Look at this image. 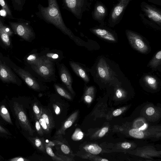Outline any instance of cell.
Segmentation results:
<instances>
[{
  "label": "cell",
  "instance_id": "60d3db41",
  "mask_svg": "<svg viewBox=\"0 0 161 161\" xmlns=\"http://www.w3.org/2000/svg\"><path fill=\"white\" fill-rule=\"evenodd\" d=\"M121 147L125 149H128L130 147L131 144L127 142H124L122 144Z\"/></svg>",
  "mask_w": 161,
  "mask_h": 161
},
{
  "label": "cell",
  "instance_id": "2e32d148",
  "mask_svg": "<svg viewBox=\"0 0 161 161\" xmlns=\"http://www.w3.org/2000/svg\"><path fill=\"white\" fill-rule=\"evenodd\" d=\"M70 65L75 73L85 82H87L89 78L86 71L79 65L75 62H70Z\"/></svg>",
  "mask_w": 161,
  "mask_h": 161
},
{
  "label": "cell",
  "instance_id": "1f68e13d",
  "mask_svg": "<svg viewBox=\"0 0 161 161\" xmlns=\"http://www.w3.org/2000/svg\"><path fill=\"white\" fill-rule=\"evenodd\" d=\"M35 127L38 134L41 136H42L44 134V132L38 120L36 119H35Z\"/></svg>",
  "mask_w": 161,
  "mask_h": 161
},
{
  "label": "cell",
  "instance_id": "4316f807",
  "mask_svg": "<svg viewBox=\"0 0 161 161\" xmlns=\"http://www.w3.org/2000/svg\"><path fill=\"white\" fill-rule=\"evenodd\" d=\"M58 144L60 145V149L63 153L69 156H71V157L73 158L74 157L72 156L73 154L72 151L67 145L64 144L62 143L59 141L57 145Z\"/></svg>",
  "mask_w": 161,
  "mask_h": 161
},
{
  "label": "cell",
  "instance_id": "6da1fadb",
  "mask_svg": "<svg viewBox=\"0 0 161 161\" xmlns=\"http://www.w3.org/2000/svg\"><path fill=\"white\" fill-rule=\"evenodd\" d=\"M41 11L46 20L68 35L76 44L79 45L81 44L80 40L64 24L56 0H48V6L47 7H42Z\"/></svg>",
  "mask_w": 161,
  "mask_h": 161
},
{
  "label": "cell",
  "instance_id": "484cf974",
  "mask_svg": "<svg viewBox=\"0 0 161 161\" xmlns=\"http://www.w3.org/2000/svg\"><path fill=\"white\" fill-rule=\"evenodd\" d=\"M161 59V51L158 52L153 58L152 60L149 65L153 67H156L160 63Z\"/></svg>",
  "mask_w": 161,
  "mask_h": 161
},
{
  "label": "cell",
  "instance_id": "52a82bcc",
  "mask_svg": "<svg viewBox=\"0 0 161 161\" xmlns=\"http://www.w3.org/2000/svg\"><path fill=\"white\" fill-rule=\"evenodd\" d=\"M9 24L14 31L25 40H29L33 36L31 29L28 25L14 22H10Z\"/></svg>",
  "mask_w": 161,
  "mask_h": 161
},
{
  "label": "cell",
  "instance_id": "e0dca14e",
  "mask_svg": "<svg viewBox=\"0 0 161 161\" xmlns=\"http://www.w3.org/2000/svg\"><path fill=\"white\" fill-rule=\"evenodd\" d=\"M41 116L44 119L51 130L54 127L55 123L51 111L48 109L42 108V113Z\"/></svg>",
  "mask_w": 161,
  "mask_h": 161
},
{
  "label": "cell",
  "instance_id": "b9f144b4",
  "mask_svg": "<svg viewBox=\"0 0 161 161\" xmlns=\"http://www.w3.org/2000/svg\"><path fill=\"white\" fill-rule=\"evenodd\" d=\"M54 109L55 114L58 115L60 113V110L59 107L57 105L54 104L53 106Z\"/></svg>",
  "mask_w": 161,
  "mask_h": 161
},
{
  "label": "cell",
  "instance_id": "7bdbcfd3",
  "mask_svg": "<svg viewBox=\"0 0 161 161\" xmlns=\"http://www.w3.org/2000/svg\"><path fill=\"white\" fill-rule=\"evenodd\" d=\"M122 113V111L120 109H117L115 110L113 113L114 116H116L120 115Z\"/></svg>",
  "mask_w": 161,
  "mask_h": 161
},
{
  "label": "cell",
  "instance_id": "603a6c76",
  "mask_svg": "<svg viewBox=\"0 0 161 161\" xmlns=\"http://www.w3.org/2000/svg\"><path fill=\"white\" fill-rule=\"evenodd\" d=\"M45 148L46 153L52 158L53 160L64 161L63 158L53 152L52 147L45 145Z\"/></svg>",
  "mask_w": 161,
  "mask_h": 161
},
{
  "label": "cell",
  "instance_id": "5bb4252c",
  "mask_svg": "<svg viewBox=\"0 0 161 161\" xmlns=\"http://www.w3.org/2000/svg\"><path fill=\"white\" fill-rule=\"evenodd\" d=\"M92 31L97 35L104 39L112 42L116 41L113 34L105 29L98 28L93 29Z\"/></svg>",
  "mask_w": 161,
  "mask_h": 161
},
{
  "label": "cell",
  "instance_id": "9a60e30c",
  "mask_svg": "<svg viewBox=\"0 0 161 161\" xmlns=\"http://www.w3.org/2000/svg\"><path fill=\"white\" fill-rule=\"evenodd\" d=\"M107 14V10L105 6L102 4L97 5L93 13L94 18L97 20H103Z\"/></svg>",
  "mask_w": 161,
  "mask_h": 161
},
{
  "label": "cell",
  "instance_id": "7a4b0ae2",
  "mask_svg": "<svg viewBox=\"0 0 161 161\" xmlns=\"http://www.w3.org/2000/svg\"><path fill=\"white\" fill-rule=\"evenodd\" d=\"M13 109L18 120L23 129L32 136L35 131L32 129L26 114L23 106L17 102H14Z\"/></svg>",
  "mask_w": 161,
  "mask_h": 161
},
{
  "label": "cell",
  "instance_id": "d6a6232c",
  "mask_svg": "<svg viewBox=\"0 0 161 161\" xmlns=\"http://www.w3.org/2000/svg\"><path fill=\"white\" fill-rule=\"evenodd\" d=\"M0 5L2 7L3 9L8 15H11L10 10L4 0H0Z\"/></svg>",
  "mask_w": 161,
  "mask_h": 161
},
{
  "label": "cell",
  "instance_id": "ab89813d",
  "mask_svg": "<svg viewBox=\"0 0 161 161\" xmlns=\"http://www.w3.org/2000/svg\"><path fill=\"white\" fill-rule=\"evenodd\" d=\"M93 90L94 88L92 87H89L86 89L85 94L90 95L93 92Z\"/></svg>",
  "mask_w": 161,
  "mask_h": 161
},
{
  "label": "cell",
  "instance_id": "7dc6e473",
  "mask_svg": "<svg viewBox=\"0 0 161 161\" xmlns=\"http://www.w3.org/2000/svg\"><path fill=\"white\" fill-rule=\"evenodd\" d=\"M101 161H108V160L106 159H103L101 160Z\"/></svg>",
  "mask_w": 161,
  "mask_h": 161
},
{
  "label": "cell",
  "instance_id": "277c9868",
  "mask_svg": "<svg viewBox=\"0 0 161 161\" xmlns=\"http://www.w3.org/2000/svg\"><path fill=\"white\" fill-rule=\"evenodd\" d=\"M31 66L38 74L44 78L50 76L53 71L52 62L48 58L45 57H40L37 63Z\"/></svg>",
  "mask_w": 161,
  "mask_h": 161
},
{
  "label": "cell",
  "instance_id": "f6af8a7d",
  "mask_svg": "<svg viewBox=\"0 0 161 161\" xmlns=\"http://www.w3.org/2000/svg\"><path fill=\"white\" fill-rule=\"evenodd\" d=\"M15 3L19 5H20L21 3V0H14Z\"/></svg>",
  "mask_w": 161,
  "mask_h": 161
},
{
  "label": "cell",
  "instance_id": "7c38bea8",
  "mask_svg": "<svg viewBox=\"0 0 161 161\" xmlns=\"http://www.w3.org/2000/svg\"><path fill=\"white\" fill-rule=\"evenodd\" d=\"M84 1V0H64L67 7L76 15L80 13Z\"/></svg>",
  "mask_w": 161,
  "mask_h": 161
},
{
  "label": "cell",
  "instance_id": "5b68a950",
  "mask_svg": "<svg viewBox=\"0 0 161 161\" xmlns=\"http://www.w3.org/2000/svg\"><path fill=\"white\" fill-rule=\"evenodd\" d=\"M126 33L129 42L135 49L143 53L148 52V47L140 36L129 30L126 31Z\"/></svg>",
  "mask_w": 161,
  "mask_h": 161
},
{
  "label": "cell",
  "instance_id": "cb8c5ba5",
  "mask_svg": "<svg viewBox=\"0 0 161 161\" xmlns=\"http://www.w3.org/2000/svg\"><path fill=\"white\" fill-rule=\"evenodd\" d=\"M84 136V134L79 128H76L71 136L72 139L74 141H79L82 140Z\"/></svg>",
  "mask_w": 161,
  "mask_h": 161
},
{
  "label": "cell",
  "instance_id": "f35d334b",
  "mask_svg": "<svg viewBox=\"0 0 161 161\" xmlns=\"http://www.w3.org/2000/svg\"><path fill=\"white\" fill-rule=\"evenodd\" d=\"M154 112V108L152 107H149L147 109L146 111V113L147 114L149 115H153Z\"/></svg>",
  "mask_w": 161,
  "mask_h": 161
},
{
  "label": "cell",
  "instance_id": "8d00e7d4",
  "mask_svg": "<svg viewBox=\"0 0 161 161\" xmlns=\"http://www.w3.org/2000/svg\"><path fill=\"white\" fill-rule=\"evenodd\" d=\"M84 99L86 103H90L92 101V98L90 95L85 94Z\"/></svg>",
  "mask_w": 161,
  "mask_h": 161
},
{
  "label": "cell",
  "instance_id": "f1b7e54d",
  "mask_svg": "<svg viewBox=\"0 0 161 161\" xmlns=\"http://www.w3.org/2000/svg\"><path fill=\"white\" fill-rule=\"evenodd\" d=\"M144 80L146 83L152 88H155L156 87L157 82L154 77L150 76H146L145 77Z\"/></svg>",
  "mask_w": 161,
  "mask_h": 161
},
{
  "label": "cell",
  "instance_id": "d4e9b609",
  "mask_svg": "<svg viewBox=\"0 0 161 161\" xmlns=\"http://www.w3.org/2000/svg\"><path fill=\"white\" fill-rule=\"evenodd\" d=\"M130 135L134 138L141 139L143 138L144 134L142 131L138 129H133L129 131Z\"/></svg>",
  "mask_w": 161,
  "mask_h": 161
},
{
  "label": "cell",
  "instance_id": "836d02e7",
  "mask_svg": "<svg viewBox=\"0 0 161 161\" xmlns=\"http://www.w3.org/2000/svg\"><path fill=\"white\" fill-rule=\"evenodd\" d=\"M0 135L2 136H10L11 135L9 132L3 126L0 125Z\"/></svg>",
  "mask_w": 161,
  "mask_h": 161
},
{
  "label": "cell",
  "instance_id": "8992f818",
  "mask_svg": "<svg viewBox=\"0 0 161 161\" xmlns=\"http://www.w3.org/2000/svg\"><path fill=\"white\" fill-rule=\"evenodd\" d=\"M142 10L151 20L158 25L161 24V12L160 10L145 2L141 3Z\"/></svg>",
  "mask_w": 161,
  "mask_h": 161
},
{
  "label": "cell",
  "instance_id": "3957f363",
  "mask_svg": "<svg viewBox=\"0 0 161 161\" xmlns=\"http://www.w3.org/2000/svg\"><path fill=\"white\" fill-rule=\"evenodd\" d=\"M132 0H120L119 1L110 12L108 21L110 25H114L120 21L125 9Z\"/></svg>",
  "mask_w": 161,
  "mask_h": 161
},
{
  "label": "cell",
  "instance_id": "d6986e66",
  "mask_svg": "<svg viewBox=\"0 0 161 161\" xmlns=\"http://www.w3.org/2000/svg\"><path fill=\"white\" fill-rule=\"evenodd\" d=\"M32 144L39 150L46 153L45 148V142L43 138H40L38 137H28Z\"/></svg>",
  "mask_w": 161,
  "mask_h": 161
},
{
  "label": "cell",
  "instance_id": "83f0119b",
  "mask_svg": "<svg viewBox=\"0 0 161 161\" xmlns=\"http://www.w3.org/2000/svg\"><path fill=\"white\" fill-rule=\"evenodd\" d=\"M32 109L36 119H38L42 113V108L40 107L36 103H34L33 105Z\"/></svg>",
  "mask_w": 161,
  "mask_h": 161
},
{
  "label": "cell",
  "instance_id": "ffe728a7",
  "mask_svg": "<svg viewBox=\"0 0 161 161\" xmlns=\"http://www.w3.org/2000/svg\"><path fill=\"white\" fill-rule=\"evenodd\" d=\"M103 61L100 62L97 66V70L99 76L102 78L106 79L108 76V71L107 67Z\"/></svg>",
  "mask_w": 161,
  "mask_h": 161
},
{
  "label": "cell",
  "instance_id": "74e56055",
  "mask_svg": "<svg viewBox=\"0 0 161 161\" xmlns=\"http://www.w3.org/2000/svg\"><path fill=\"white\" fill-rule=\"evenodd\" d=\"M47 56L48 58L53 59H56L58 58V55L56 53H48L47 54Z\"/></svg>",
  "mask_w": 161,
  "mask_h": 161
},
{
  "label": "cell",
  "instance_id": "681fc988",
  "mask_svg": "<svg viewBox=\"0 0 161 161\" xmlns=\"http://www.w3.org/2000/svg\"><path fill=\"white\" fill-rule=\"evenodd\" d=\"M1 116V115H0V116Z\"/></svg>",
  "mask_w": 161,
  "mask_h": 161
},
{
  "label": "cell",
  "instance_id": "ba28073f",
  "mask_svg": "<svg viewBox=\"0 0 161 161\" xmlns=\"http://www.w3.org/2000/svg\"><path fill=\"white\" fill-rule=\"evenodd\" d=\"M0 79L3 82L18 84L16 76L10 68L0 59Z\"/></svg>",
  "mask_w": 161,
  "mask_h": 161
},
{
  "label": "cell",
  "instance_id": "ee69618b",
  "mask_svg": "<svg viewBox=\"0 0 161 161\" xmlns=\"http://www.w3.org/2000/svg\"><path fill=\"white\" fill-rule=\"evenodd\" d=\"M116 94L117 97L119 98H121L122 96L121 90L119 89H118L116 91Z\"/></svg>",
  "mask_w": 161,
  "mask_h": 161
},
{
  "label": "cell",
  "instance_id": "9c48e42d",
  "mask_svg": "<svg viewBox=\"0 0 161 161\" xmlns=\"http://www.w3.org/2000/svg\"><path fill=\"white\" fill-rule=\"evenodd\" d=\"M13 69L29 86L35 90H40L39 84L28 72L20 68H14Z\"/></svg>",
  "mask_w": 161,
  "mask_h": 161
},
{
  "label": "cell",
  "instance_id": "bcb514c9",
  "mask_svg": "<svg viewBox=\"0 0 161 161\" xmlns=\"http://www.w3.org/2000/svg\"><path fill=\"white\" fill-rule=\"evenodd\" d=\"M146 127V124H144V125L142 126L139 129L140 130H142L145 129V128Z\"/></svg>",
  "mask_w": 161,
  "mask_h": 161
},
{
  "label": "cell",
  "instance_id": "e575fe53",
  "mask_svg": "<svg viewBox=\"0 0 161 161\" xmlns=\"http://www.w3.org/2000/svg\"><path fill=\"white\" fill-rule=\"evenodd\" d=\"M10 161H29L30 160L19 157L12 158L8 160Z\"/></svg>",
  "mask_w": 161,
  "mask_h": 161
},
{
  "label": "cell",
  "instance_id": "ac0fdd59",
  "mask_svg": "<svg viewBox=\"0 0 161 161\" xmlns=\"http://www.w3.org/2000/svg\"><path fill=\"white\" fill-rule=\"evenodd\" d=\"M80 147V149L82 150H84L93 154H98L102 151L101 148L96 144H82Z\"/></svg>",
  "mask_w": 161,
  "mask_h": 161
},
{
  "label": "cell",
  "instance_id": "4fadbf2b",
  "mask_svg": "<svg viewBox=\"0 0 161 161\" xmlns=\"http://www.w3.org/2000/svg\"><path fill=\"white\" fill-rule=\"evenodd\" d=\"M60 72V76L61 80L66 86L69 91L72 93L74 94V92L72 86L71 78L68 71L64 67L62 66Z\"/></svg>",
  "mask_w": 161,
  "mask_h": 161
},
{
  "label": "cell",
  "instance_id": "f546056e",
  "mask_svg": "<svg viewBox=\"0 0 161 161\" xmlns=\"http://www.w3.org/2000/svg\"><path fill=\"white\" fill-rule=\"evenodd\" d=\"M38 120L44 133L47 134L49 133L51 130L44 119L41 116Z\"/></svg>",
  "mask_w": 161,
  "mask_h": 161
},
{
  "label": "cell",
  "instance_id": "30bf717a",
  "mask_svg": "<svg viewBox=\"0 0 161 161\" xmlns=\"http://www.w3.org/2000/svg\"><path fill=\"white\" fill-rule=\"evenodd\" d=\"M79 113V111L77 110L71 114L64 121L60 128L56 132L55 136L65 135L66 130L70 127L77 119Z\"/></svg>",
  "mask_w": 161,
  "mask_h": 161
},
{
  "label": "cell",
  "instance_id": "8fae6325",
  "mask_svg": "<svg viewBox=\"0 0 161 161\" xmlns=\"http://www.w3.org/2000/svg\"><path fill=\"white\" fill-rule=\"evenodd\" d=\"M13 34V32L9 28L4 26L0 20V39L7 46L9 47L11 44L9 37Z\"/></svg>",
  "mask_w": 161,
  "mask_h": 161
},
{
  "label": "cell",
  "instance_id": "d590c367",
  "mask_svg": "<svg viewBox=\"0 0 161 161\" xmlns=\"http://www.w3.org/2000/svg\"><path fill=\"white\" fill-rule=\"evenodd\" d=\"M108 128L107 127H105L103 128L101 130L98 134V136L100 137L103 136L105 134L108 132Z\"/></svg>",
  "mask_w": 161,
  "mask_h": 161
},
{
  "label": "cell",
  "instance_id": "c3c4849f",
  "mask_svg": "<svg viewBox=\"0 0 161 161\" xmlns=\"http://www.w3.org/2000/svg\"><path fill=\"white\" fill-rule=\"evenodd\" d=\"M117 0V1H119L120 0Z\"/></svg>",
  "mask_w": 161,
  "mask_h": 161
},
{
  "label": "cell",
  "instance_id": "7402d4cb",
  "mask_svg": "<svg viewBox=\"0 0 161 161\" xmlns=\"http://www.w3.org/2000/svg\"><path fill=\"white\" fill-rule=\"evenodd\" d=\"M54 86L56 91L60 96L68 100H72L70 94L64 89L57 85H55Z\"/></svg>",
  "mask_w": 161,
  "mask_h": 161
},
{
  "label": "cell",
  "instance_id": "4dcf8cb0",
  "mask_svg": "<svg viewBox=\"0 0 161 161\" xmlns=\"http://www.w3.org/2000/svg\"><path fill=\"white\" fill-rule=\"evenodd\" d=\"M40 57H37L35 54L29 55L26 58L27 62L31 65L36 64L39 60Z\"/></svg>",
  "mask_w": 161,
  "mask_h": 161
},
{
  "label": "cell",
  "instance_id": "44dd1931",
  "mask_svg": "<svg viewBox=\"0 0 161 161\" xmlns=\"http://www.w3.org/2000/svg\"><path fill=\"white\" fill-rule=\"evenodd\" d=\"M0 115L3 119L8 123L12 124L9 112L4 105L0 107Z\"/></svg>",
  "mask_w": 161,
  "mask_h": 161
}]
</instances>
